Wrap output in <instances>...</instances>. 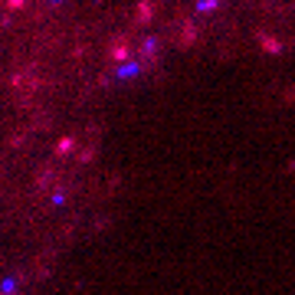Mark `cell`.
Here are the masks:
<instances>
[{
	"instance_id": "cell-1",
	"label": "cell",
	"mask_w": 295,
	"mask_h": 295,
	"mask_svg": "<svg viewBox=\"0 0 295 295\" xmlns=\"http://www.w3.org/2000/svg\"><path fill=\"white\" fill-rule=\"evenodd\" d=\"M7 4L10 7H23V0H7Z\"/></svg>"
}]
</instances>
